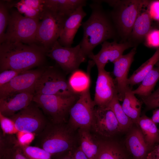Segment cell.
Returning <instances> with one entry per match:
<instances>
[{
  "instance_id": "44dd1931",
  "label": "cell",
  "mask_w": 159,
  "mask_h": 159,
  "mask_svg": "<svg viewBox=\"0 0 159 159\" xmlns=\"http://www.w3.org/2000/svg\"><path fill=\"white\" fill-rule=\"evenodd\" d=\"M79 146L88 159H95L99 144V139L92 134L91 129L80 128L77 130Z\"/></svg>"
},
{
  "instance_id": "4dcf8cb0",
  "label": "cell",
  "mask_w": 159,
  "mask_h": 159,
  "mask_svg": "<svg viewBox=\"0 0 159 159\" xmlns=\"http://www.w3.org/2000/svg\"><path fill=\"white\" fill-rule=\"evenodd\" d=\"M17 143L24 155L29 159H52L51 155L42 148L23 144L18 139Z\"/></svg>"
},
{
  "instance_id": "ee69618b",
  "label": "cell",
  "mask_w": 159,
  "mask_h": 159,
  "mask_svg": "<svg viewBox=\"0 0 159 159\" xmlns=\"http://www.w3.org/2000/svg\"><path fill=\"white\" fill-rule=\"evenodd\" d=\"M61 159H74L70 153L67 154V155Z\"/></svg>"
},
{
  "instance_id": "9a60e30c",
  "label": "cell",
  "mask_w": 159,
  "mask_h": 159,
  "mask_svg": "<svg viewBox=\"0 0 159 159\" xmlns=\"http://www.w3.org/2000/svg\"><path fill=\"white\" fill-rule=\"evenodd\" d=\"M128 42L118 43L115 41L109 42L105 41L101 44V48L96 54L93 52L88 57L96 65L97 69H105L109 62L113 63L123 55L124 51L132 47Z\"/></svg>"
},
{
  "instance_id": "277c9868",
  "label": "cell",
  "mask_w": 159,
  "mask_h": 159,
  "mask_svg": "<svg viewBox=\"0 0 159 159\" xmlns=\"http://www.w3.org/2000/svg\"><path fill=\"white\" fill-rule=\"evenodd\" d=\"M113 7L110 14L117 31L124 37L131 33L134 23L142 9L149 3L147 0H105Z\"/></svg>"
},
{
  "instance_id": "7c38bea8",
  "label": "cell",
  "mask_w": 159,
  "mask_h": 159,
  "mask_svg": "<svg viewBox=\"0 0 159 159\" xmlns=\"http://www.w3.org/2000/svg\"><path fill=\"white\" fill-rule=\"evenodd\" d=\"M45 68L30 69L20 73L0 87V97L15 92H27L35 94L36 84Z\"/></svg>"
},
{
  "instance_id": "30bf717a",
  "label": "cell",
  "mask_w": 159,
  "mask_h": 159,
  "mask_svg": "<svg viewBox=\"0 0 159 159\" xmlns=\"http://www.w3.org/2000/svg\"><path fill=\"white\" fill-rule=\"evenodd\" d=\"M46 56L54 60L67 73L78 69L87 57L82 51L80 44L74 47L62 46L57 41L46 52Z\"/></svg>"
},
{
  "instance_id": "5b68a950",
  "label": "cell",
  "mask_w": 159,
  "mask_h": 159,
  "mask_svg": "<svg viewBox=\"0 0 159 159\" xmlns=\"http://www.w3.org/2000/svg\"><path fill=\"white\" fill-rule=\"evenodd\" d=\"M80 94L69 96L34 94L33 101L42 109L49 121L54 123L67 122L71 107Z\"/></svg>"
},
{
  "instance_id": "f35d334b",
  "label": "cell",
  "mask_w": 159,
  "mask_h": 159,
  "mask_svg": "<svg viewBox=\"0 0 159 159\" xmlns=\"http://www.w3.org/2000/svg\"><path fill=\"white\" fill-rule=\"evenodd\" d=\"M16 138L21 144L29 145L35 138V135L30 133L19 131L16 134Z\"/></svg>"
},
{
  "instance_id": "6da1fadb",
  "label": "cell",
  "mask_w": 159,
  "mask_h": 159,
  "mask_svg": "<svg viewBox=\"0 0 159 159\" xmlns=\"http://www.w3.org/2000/svg\"><path fill=\"white\" fill-rule=\"evenodd\" d=\"M46 52L36 44L4 42L0 44V72L10 69L24 72L41 65Z\"/></svg>"
},
{
  "instance_id": "cb8c5ba5",
  "label": "cell",
  "mask_w": 159,
  "mask_h": 159,
  "mask_svg": "<svg viewBox=\"0 0 159 159\" xmlns=\"http://www.w3.org/2000/svg\"><path fill=\"white\" fill-rule=\"evenodd\" d=\"M132 92L131 87L126 90L121 105L122 108L134 124L137 125L140 117L142 104Z\"/></svg>"
},
{
  "instance_id": "3957f363",
  "label": "cell",
  "mask_w": 159,
  "mask_h": 159,
  "mask_svg": "<svg viewBox=\"0 0 159 159\" xmlns=\"http://www.w3.org/2000/svg\"><path fill=\"white\" fill-rule=\"evenodd\" d=\"M75 131L67 122L54 123L49 121L43 131L35 136V145L52 156L69 153L78 147L79 138Z\"/></svg>"
},
{
  "instance_id": "d590c367",
  "label": "cell",
  "mask_w": 159,
  "mask_h": 159,
  "mask_svg": "<svg viewBox=\"0 0 159 159\" xmlns=\"http://www.w3.org/2000/svg\"><path fill=\"white\" fill-rule=\"evenodd\" d=\"M23 72L14 70H4L0 74V87L9 82L12 79Z\"/></svg>"
},
{
  "instance_id": "f1b7e54d",
  "label": "cell",
  "mask_w": 159,
  "mask_h": 159,
  "mask_svg": "<svg viewBox=\"0 0 159 159\" xmlns=\"http://www.w3.org/2000/svg\"><path fill=\"white\" fill-rule=\"evenodd\" d=\"M116 95L107 106L113 112L120 126L121 132L128 131L134 124L123 111Z\"/></svg>"
},
{
  "instance_id": "7402d4cb",
  "label": "cell",
  "mask_w": 159,
  "mask_h": 159,
  "mask_svg": "<svg viewBox=\"0 0 159 159\" xmlns=\"http://www.w3.org/2000/svg\"><path fill=\"white\" fill-rule=\"evenodd\" d=\"M95 159H129L125 150L117 143L99 139L98 150Z\"/></svg>"
},
{
  "instance_id": "74e56055",
  "label": "cell",
  "mask_w": 159,
  "mask_h": 159,
  "mask_svg": "<svg viewBox=\"0 0 159 159\" xmlns=\"http://www.w3.org/2000/svg\"><path fill=\"white\" fill-rule=\"evenodd\" d=\"M23 3L43 14L45 10V0H21Z\"/></svg>"
},
{
  "instance_id": "d6a6232c",
  "label": "cell",
  "mask_w": 159,
  "mask_h": 159,
  "mask_svg": "<svg viewBox=\"0 0 159 159\" xmlns=\"http://www.w3.org/2000/svg\"><path fill=\"white\" fill-rule=\"evenodd\" d=\"M9 8L6 1H0V44L4 41L5 31L7 28L9 16Z\"/></svg>"
},
{
  "instance_id": "f6af8a7d",
  "label": "cell",
  "mask_w": 159,
  "mask_h": 159,
  "mask_svg": "<svg viewBox=\"0 0 159 159\" xmlns=\"http://www.w3.org/2000/svg\"><path fill=\"white\" fill-rule=\"evenodd\" d=\"M145 159H153L150 156L148 155L146 158Z\"/></svg>"
},
{
  "instance_id": "484cf974",
  "label": "cell",
  "mask_w": 159,
  "mask_h": 159,
  "mask_svg": "<svg viewBox=\"0 0 159 159\" xmlns=\"http://www.w3.org/2000/svg\"><path fill=\"white\" fill-rule=\"evenodd\" d=\"M159 61V49H158L149 59L142 64L128 78L127 84L128 85L132 86L141 82Z\"/></svg>"
},
{
  "instance_id": "8d00e7d4",
  "label": "cell",
  "mask_w": 159,
  "mask_h": 159,
  "mask_svg": "<svg viewBox=\"0 0 159 159\" xmlns=\"http://www.w3.org/2000/svg\"><path fill=\"white\" fill-rule=\"evenodd\" d=\"M146 43L151 47H159V30L150 32L147 35Z\"/></svg>"
},
{
  "instance_id": "52a82bcc",
  "label": "cell",
  "mask_w": 159,
  "mask_h": 159,
  "mask_svg": "<svg viewBox=\"0 0 159 159\" xmlns=\"http://www.w3.org/2000/svg\"><path fill=\"white\" fill-rule=\"evenodd\" d=\"M46 8L38 26L35 44L47 52L58 40L65 21L69 14Z\"/></svg>"
},
{
  "instance_id": "60d3db41",
  "label": "cell",
  "mask_w": 159,
  "mask_h": 159,
  "mask_svg": "<svg viewBox=\"0 0 159 159\" xmlns=\"http://www.w3.org/2000/svg\"><path fill=\"white\" fill-rule=\"evenodd\" d=\"M70 153L74 159H88L79 146Z\"/></svg>"
},
{
  "instance_id": "d6986e66",
  "label": "cell",
  "mask_w": 159,
  "mask_h": 159,
  "mask_svg": "<svg viewBox=\"0 0 159 159\" xmlns=\"http://www.w3.org/2000/svg\"><path fill=\"white\" fill-rule=\"evenodd\" d=\"M130 129L125 140L127 149L134 159H145L150 150L142 132L138 125Z\"/></svg>"
},
{
  "instance_id": "9c48e42d",
  "label": "cell",
  "mask_w": 159,
  "mask_h": 159,
  "mask_svg": "<svg viewBox=\"0 0 159 159\" xmlns=\"http://www.w3.org/2000/svg\"><path fill=\"white\" fill-rule=\"evenodd\" d=\"M19 132L40 133L49 121L38 106L32 101L27 107L9 117Z\"/></svg>"
},
{
  "instance_id": "e575fe53",
  "label": "cell",
  "mask_w": 159,
  "mask_h": 159,
  "mask_svg": "<svg viewBox=\"0 0 159 159\" xmlns=\"http://www.w3.org/2000/svg\"><path fill=\"white\" fill-rule=\"evenodd\" d=\"M140 98L147 109L159 108V87L149 95Z\"/></svg>"
},
{
  "instance_id": "8fae6325",
  "label": "cell",
  "mask_w": 159,
  "mask_h": 159,
  "mask_svg": "<svg viewBox=\"0 0 159 159\" xmlns=\"http://www.w3.org/2000/svg\"><path fill=\"white\" fill-rule=\"evenodd\" d=\"M95 106L89 89L81 93L70 110L68 124L76 131L80 128L91 129Z\"/></svg>"
},
{
  "instance_id": "7a4b0ae2",
  "label": "cell",
  "mask_w": 159,
  "mask_h": 159,
  "mask_svg": "<svg viewBox=\"0 0 159 159\" xmlns=\"http://www.w3.org/2000/svg\"><path fill=\"white\" fill-rule=\"evenodd\" d=\"M90 5L91 14L87 21L82 22V39L81 49L87 57L98 45L108 39L115 38L117 30L110 14L103 10L101 3L95 0Z\"/></svg>"
},
{
  "instance_id": "e0dca14e",
  "label": "cell",
  "mask_w": 159,
  "mask_h": 159,
  "mask_svg": "<svg viewBox=\"0 0 159 159\" xmlns=\"http://www.w3.org/2000/svg\"><path fill=\"white\" fill-rule=\"evenodd\" d=\"M34 94L29 92H12L0 97V113L9 117L27 107Z\"/></svg>"
},
{
  "instance_id": "4316f807",
  "label": "cell",
  "mask_w": 159,
  "mask_h": 159,
  "mask_svg": "<svg viewBox=\"0 0 159 159\" xmlns=\"http://www.w3.org/2000/svg\"><path fill=\"white\" fill-rule=\"evenodd\" d=\"M68 81L72 91L75 93L80 94L90 89L89 72L86 73L77 69L71 73Z\"/></svg>"
},
{
  "instance_id": "ba28073f",
  "label": "cell",
  "mask_w": 159,
  "mask_h": 159,
  "mask_svg": "<svg viewBox=\"0 0 159 159\" xmlns=\"http://www.w3.org/2000/svg\"><path fill=\"white\" fill-rule=\"evenodd\" d=\"M76 94L70 88L65 76L53 66L45 67L35 88V94L69 96Z\"/></svg>"
},
{
  "instance_id": "5bb4252c",
  "label": "cell",
  "mask_w": 159,
  "mask_h": 159,
  "mask_svg": "<svg viewBox=\"0 0 159 159\" xmlns=\"http://www.w3.org/2000/svg\"><path fill=\"white\" fill-rule=\"evenodd\" d=\"M98 69L94 101L98 107L107 106L114 97L117 95L114 79L105 69Z\"/></svg>"
},
{
  "instance_id": "7bdbcfd3",
  "label": "cell",
  "mask_w": 159,
  "mask_h": 159,
  "mask_svg": "<svg viewBox=\"0 0 159 159\" xmlns=\"http://www.w3.org/2000/svg\"><path fill=\"white\" fill-rule=\"evenodd\" d=\"M151 118L155 123H159V108L156 109L153 111Z\"/></svg>"
},
{
  "instance_id": "2e32d148",
  "label": "cell",
  "mask_w": 159,
  "mask_h": 159,
  "mask_svg": "<svg viewBox=\"0 0 159 159\" xmlns=\"http://www.w3.org/2000/svg\"><path fill=\"white\" fill-rule=\"evenodd\" d=\"M136 52V48L135 47L129 53L122 55L113 63L114 80L119 101H123L126 91L129 87L127 84L128 73Z\"/></svg>"
},
{
  "instance_id": "83f0119b",
  "label": "cell",
  "mask_w": 159,
  "mask_h": 159,
  "mask_svg": "<svg viewBox=\"0 0 159 159\" xmlns=\"http://www.w3.org/2000/svg\"><path fill=\"white\" fill-rule=\"evenodd\" d=\"M159 80V67H154L144 77L139 87L132 90V92L135 95H138L140 97L147 96L152 93Z\"/></svg>"
},
{
  "instance_id": "ffe728a7",
  "label": "cell",
  "mask_w": 159,
  "mask_h": 159,
  "mask_svg": "<svg viewBox=\"0 0 159 159\" xmlns=\"http://www.w3.org/2000/svg\"><path fill=\"white\" fill-rule=\"evenodd\" d=\"M14 135L0 134V159H29L18 145Z\"/></svg>"
},
{
  "instance_id": "f546056e",
  "label": "cell",
  "mask_w": 159,
  "mask_h": 159,
  "mask_svg": "<svg viewBox=\"0 0 159 159\" xmlns=\"http://www.w3.org/2000/svg\"><path fill=\"white\" fill-rule=\"evenodd\" d=\"M151 19L148 11L140 13L135 21L132 32L135 37L141 39L147 35L151 27Z\"/></svg>"
},
{
  "instance_id": "b9f144b4",
  "label": "cell",
  "mask_w": 159,
  "mask_h": 159,
  "mask_svg": "<svg viewBox=\"0 0 159 159\" xmlns=\"http://www.w3.org/2000/svg\"><path fill=\"white\" fill-rule=\"evenodd\" d=\"M153 159H159V142L153 147L148 154Z\"/></svg>"
},
{
  "instance_id": "ab89813d",
  "label": "cell",
  "mask_w": 159,
  "mask_h": 159,
  "mask_svg": "<svg viewBox=\"0 0 159 159\" xmlns=\"http://www.w3.org/2000/svg\"><path fill=\"white\" fill-rule=\"evenodd\" d=\"M148 12L151 18L159 21V0L151 3Z\"/></svg>"
},
{
  "instance_id": "8992f818",
  "label": "cell",
  "mask_w": 159,
  "mask_h": 159,
  "mask_svg": "<svg viewBox=\"0 0 159 159\" xmlns=\"http://www.w3.org/2000/svg\"><path fill=\"white\" fill-rule=\"evenodd\" d=\"M8 25L4 42H18L31 44H35L39 19L23 16L17 10L9 9Z\"/></svg>"
},
{
  "instance_id": "4fadbf2b",
  "label": "cell",
  "mask_w": 159,
  "mask_h": 159,
  "mask_svg": "<svg viewBox=\"0 0 159 159\" xmlns=\"http://www.w3.org/2000/svg\"><path fill=\"white\" fill-rule=\"evenodd\" d=\"M91 130L105 138L112 137L121 132L113 112L107 107H95Z\"/></svg>"
},
{
  "instance_id": "836d02e7",
  "label": "cell",
  "mask_w": 159,
  "mask_h": 159,
  "mask_svg": "<svg viewBox=\"0 0 159 159\" xmlns=\"http://www.w3.org/2000/svg\"><path fill=\"white\" fill-rule=\"evenodd\" d=\"M0 123L2 132L6 134L12 135L17 134L16 129L14 122L10 118L0 113Z\"/></svg>"
},
{
  "instance_id": "d4e9b609",
  "label": "cell",
  "mask_w": 159,
  "mask_h": 159,
  "mask_svg": "<svg viewBox=\"0 0 159 159\" xmlns=\"http://www.w3.org/2000/svg\"><path fill=\"white\" fill-rule=\"evenodd\" d=\"M85 0H45L46 8L66 14H69L80 7L85 6Z\"/></svg>"
},
{
  "instance_id": "1f68e13d",
  "label": "cell",
  "mask_w": 159,
  "mask_h": 159,
  "mask_svg": "<svg viewBox=\"0 0 159 159\" xmlns=\"http://www.w3.org/2000/svg\"><path fill=\"white\" fill-rule=\"evenodd\" d=\"M9 9L14 7L16 8L17 10L21 14H24L25 16L32 19H39L40 20L43 14L26 4L21 1L17 2L7 1Z\"/></svg>"
},
{
  "instance_id": "603a6c76",
  "label": "cell",
  "mask_w": 159,
  "mask_h": 159,
  "mask_svg": "<svg viewBox=\"0 0 159 159\" xmlns=\"http://www.w3.org/2000/svg\"><path fill=\"white\" fill-rule=\"evenodd\" d=\"M137 125L140 129L145 141L150 150L159 142V130L151 118L145 115L140 116Z\"/></svg>"
},
{
  "instance_id": "ac0fdd59",
  "label": "cell",
  "mask_w": 159,
  "mask_h": 159,
  "mask_svg": "<svg viewBox=\"0 0 159 159\" xmlns=\"http://www.w3.org/2000/svg\"><path fill=\"white\" fill-rule=\"evenodd\" d=\"M83 7L78 8L69 14L66 19L58 40L62 46L72 47L75 36L81 26L82 19L87 15Z\"/></svg>"
}]
</instances>
